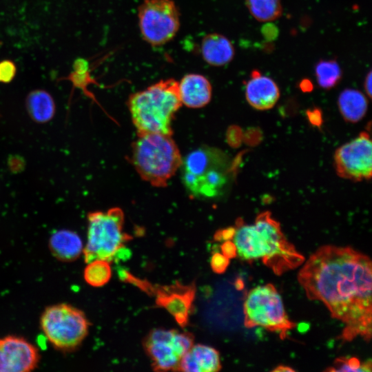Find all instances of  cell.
I'll return each mask as SVG.
<instances>
[{"label": "cell", "instance_id": "cell-25", "mask_svg": "<svg viewBox=\"0 0 372 372\" xmlns=\"http://www.w3.org/2000/svg\"><path fill=\"white\" fill-rule=\"evenodd\" d=\"M17 67L11 60L5 59L0 61V83L11 82L16 74Z\"/></svg>", "mask_w": 372, "mask_h": 372}, {"label": "cell", "instance_id": "cell-3", "mask_svg": "<svg viewBox=\"0 0 372 372\" xmlns=\"http://www.w3.org/2000/svg\"><path fill=\"white\" fill-rule=\"evenodd\" d=\"M178 81L161 80L129 96L127 106L137 134L172 135V121L182 106Z\"/></svg>", "mask_w": 372, "mask_h": 372}, {"label": "cell", "instance_id": "cell-11", "mask_svg": "<svg viewBox=\"0 0 372 372\" xmlns=\"http://www.w3.org/2000/svg\"><path fill=\"white\" fill-rule=\"evenodd\" d=\"M138 287L147 293L153 294L156 304L165 308L181 327L187 326L195 298L194 284L185 285L176 282L170 285L153 286L141 280Z\"/></svg>", "mask_w": 372, "mask_h": 372}, {"label": "cell", "instance_id": "cell-22", "mask_svg": "<svg viewBox=\"0 0 372 372\" xmlns=\"http://www.w3.org/2000/svg\"><path fill=\"white\" fill-rule=\"evenodd\" d=\"M315 74L320 87L327 90L339 83L342 78V70L334 59L321 60L316 65Z\"/></svg>", "mask_w": 372, "mask_h": 372}, {"label": "cell", "instance_id": "cell-17", "mask_svg": "<svg viewBox=\"0 0 372 372\" xmlns=\"http://www.w3.org/2000/svg\"><path fill=\"white\" fill-rule=\"evenodd\" d=\"M200 52L205 61L214 66L229 63L235 54L231 42L218 33L208 34L203 38Z\"/></svg>", "mask_w": 372, "mask_h": 372}, {"label": "cell", "instance_id": "cell-19", "mask_svg": "<svg viewBox=\"0 0 372 372\" xmlns=\"http://www.w3.org/2000/svg\"><path fill=\"white\" fill-rule=\"evenodd\" d=\"M338 108L344 119L357 123L366 114L368 101L366 96L355 89H345L339 95Z\"/></svg>", "mask_w": 372, "mask_h": 372}, {"label": "cell", "instance_id": "cell-9", "mask_svg": "<svg viewBox=\"0 0 372 372\" xmlns=\"http://www.w3.org/2000/svg\"><path fill=\"white\" fill-rule=\"evenodd\" d=\"M138 21L143 39L153 46L170 41L180 25V12L173 0H144L138 9Z\"/></svg>", "mask_w": 372, "mask_h": 372}, {"label": "cell", "instance_id": "cell-8", "mask_svg": "<svg viewBox=\"0 0 372 372\" xmlns=\"http://www.w3.org/2000/svg\"><path fill=\"white\" fill-rule=\"evenodd\" d=\"M40 324L50 344L64 351L76 349L87 336L90 326L81 310L65 303L46 307Z\"/></svg>", "mask_w": 372, "mask_h": 372}, {"label": "cell", "instance_id": "cell-30", "mask_svg": "<svg viewBox=\"0 0 372 372\" xmlns=\"http://www.w3.org/2000/svg\"><path fill=\"white\" fill-rule=\"evenodd\" d=\"M273 371H278V372H285V371H294L295 370L288 366L285 365H279L276 366L274 369L272 370Z\"/></svg>", "mask_w": 372, "mask_h": 372}, {"label": "cell", "instance_id": "cell-7", "mask_svg": "<svg viewBox=\"0 0 372 372\" xmlns=\"http://www.w3.org/2000/svg\"><path fill=\"white\" fill-rule=\"evenodd\" d=\"M247 328L261 327L285 339L296 327L285 311L282 299L272 284L257 286L247 293L243 304Z\"/></svg>", "mask_w": 372, "mask_h": 372}, {"label": "cell", "instance_id": "cell-29", "mask_svg": "<svg viewBox=\"0 0 372 372\" xmlns=\"http://www.w3.org/2000/svg\"><path fill=\"white\" fill-rule=\"evenodd\" d=\"M371 81H372V72L370 70L366 77H365V79H364V90L367 94V96L371 98V92H372V88H371Z\"/></svg>", "mask_w": 372, "mask_h": 372}, {"label": "cell", "instance_id": "cell-13", "mask_svg": "<svg viewBox=\"0 0 372 372\" xmlns=\"http://www.w3.org/2000/svg\"><path fill=\"white\" fill-rule=\"evenodd\" d=\"M176 330L152 329L143 340V347L152 361L154 371H178L181 356L174 345Z\"/></svg>", "mask_w": 372, "mask_h": 372}, {"label": "cell", "instance_id": "cell-12", "mask_svg": "<svg viewBox=\"0 0 372 372\" xmlns=\"http://www.w3.org/2000/svg\"><path fill=\"white\" fill-rule=\"evenodd\" d=\"M39 362L38 349L25 339L15 335L0 339V372H28Z\"/></svg>", "mask_w": 372, "mask_h": 372}, {"label": "cell", "instance_id": "cell-4", "mask_svg": "<svg viewBox=\"0 0 372 372\" xmlns=\"http://www.w3.org/2000/svg\"><path fill=\"white\" fill-rule=\"evenodd\" d=\"M172 135L138 134L132 145L131 163L141 178L156 187H164L182 163Z\"/></svg>", "mask_w": 372, "mask_h": 372}, {"label": "cell", "instance_id": "cell-23", "mask_svg": "<svg viewBox=\"0 0 372 372\" xmlns=\"http://www.w3.org/2000/svg\"><path fill=\"white\" fill-rule=\"evenodd\" d=\"M87 264L84 269L83 277L88 285L99 287L109 282L112 276L109 262L104 260H94Z\"/></svg>", "mask_w": 372, "mask_h": 372}, {"label": "cell", "instance_id": "cell-14", "mask_svg": "<svg viewBox=\"0 0 372 372\" xmlns=\"http://www.w3.org/2000/svg\"><path fill=\"white\" fill-rule=\"evenodd\" d=\"M245 97L248 103L258 110L272 108L280 97V90L271 78L253 70L251 78L246 83Z\"/></svg>", "mask_w": 372, "mask_h": 372}, {"label": "cell", "instance_id": "cell-1", "mask_svg": "<svg viewBox=\"0 0 372 372\" xmlns=\"http://www.w3.org/2000/svg\"><path fill=\"white\" fill-rule=\"evenodd\" d=\"M298 280L307 297L322 302L344 327L342 342L361 337L369 342L372 329V265L366 255L350 247L324 245L306 260Z\"/></svg>", "mask_w": 372, "mask_h": 372}, {"label": "cell", "instance_id": "cell-16", "mask_svg": "<svg viewBox=\"0 0 372 372\" xmlns=\"http://www.w3.org/2000/svg\"><path fill=\"white\" fill-rule=\"evenodd\" d=\"M219 352L213 347L193 345L181 358L178 371L187 372H214L220 370Z\"/></svg>", "mask_w": 372, "mask_h": 372}, {"label": "cell", "instance_id": "cell-18", "mask_svg": "<svg viewBox=\"0 0 372 372\" xmlns=\"http://www.w3.org/2000/svg\"><path fill=\"white\" fill-rule=\"evenodd\" d=\"M49 247L54 256L64 262L76 260L83 253V242L74 231L60 229L52 234Z\"/></svg>", "mask_w": 372, "mask_h": 372}, {"label": "cell", "instance_id": "cell-21", "mask_svg": "<svg viewBox=\"0 0 372 372\" xmlns=\"http://www.w3.org/2000/svg\"><path fill=\"white\" fill-rule=\"evenodd\" d=\"M246 5L251 14L262 22L276 20L282 12L281 0H246Z\"/></svg>", "mask_w": 372, "mask_h": 372}, {"label": "cell", "instance_id": "cell-20", "mask_svg": "<svg viewBox=\"0 0 372 372\" xmlns=\"http://www.w3.org/2000/svg\"><path fill=\"white\" fill-rule=\"evenodd\" d=\"M25 107L30 118L39 123L50 121L56 112L52 96L43 90L30 92L25 99Z\"/></svg>", "mask_w": 372, "mask_h": 372}, {"label": "cell", "instance_id": "cell-24", "mask_svg": "<svg viewBox=\"0 0 372 372\" xmlns=\"http://www.w3.org/2000/svg\"><path fill=\"white\" fill-rule=\"evenodd\" d=\"M371 361L369 360L364 362L355 357H340L336 358L333 365L327 368L325 371H337V372H371Z\"/></svg>", "mask_w": 372, "mask_h": 372}, {"label": "cell", "instance_id": "cell-10", "mask_svg": "<svg viewBox=\"0 0 372 372\" xmlns=\"http://www.w3.org/2000/svg\"><path fill=\"white\" fill-rule=\"evenodd\" d=\"M338 175L353 181L369 180L372 174V143L369 134H360L338 147L334 154Z\"/></svg>", "mask_w": 372, "mask_h": 372}, {"label": "cell", "instance_id": "cell-26", "mask_svg": "<svg viewBox=\"0 0 372 372\" xmlns=\"http://www.w3.org/2000/svg\"><path fill=\"white\" fill-rule=\"evenodd\" d=\"M229 264V258L220 253H215L211 258L212 270L218 273H223Z\"/></svg>", "mask_w": 372, "mask_h": 372}, {"label": "cell", "instance_id": "cell-6", "mask_svg": "<svg viewBox=\"0 0 372 372\" xmlns=\"http://www.w3.org/2000/svg\"><path fill=\"white\" fill-rule=\"evenodd\" d=\"M87 240L83 254L87 263L94 260L110 262L124 244L131 239L124 231V214L119 207L87 215Z\"/></svg>", "mask_w": 372, "mask_h": 372}, {"label": "cell", "instance_id": "cell-28", "mask_svg": "<svg viewBox=\"0 0 372 372\" xmlns=\"http://www.w3.org/2000/svg\"><path fill=\"white\" fill-rule=\"evenodd\" d=\"M262 33L267 39L272 40L278 36V30L273 24L267 23L262 28Z\"/></svg>", "mask_w": 372, "mask_h": 372}, {"label": "cell", "instance_id": "cell-5", "mask_svg": "<svg viewBox=\"0 0 372 372\" xmlns=\"http://www.w3.org/2000/svg\"><path fill=\"white\" fill-rule=\"evenodd\" d=\"M183 185L194 198H211L223 193L230 177L231 163L223 152L201 147L189 153L180 165Z\"/></svg>", "mask_w": 372, "mask_h": 372}, {"label": "cell", "instance_id": "cell-2", "mask_svg": "<svg viewBox=\"0 0 372 372\" xmlns=\"http://www.w3.org/2000/svg\"><path fill=\"white\" fill-rule=\"evenodd\" d=\"M231 240L236 255L244 260L261 259L276 275H282L301 265L305 258L282 233L280 223L269 211L260 213L253 224L239 218Z\"/></svg>", "mask_w": 372, "mask_h": 372}, {"label": "cell", "instance_id": "cell-15", "mask_svg": "<svg viewBox=\"0 0 372 372\" xmlns=\"http://www.w3.org/2000/svg\"><path fill=\"white\" fill-rule=\"evenodd\" d=\"M182 104L190 108H200L211 99L212 88L209 81L199 74H187L178 82Z\"/></svg>", "mask_w": 372, "mask_h": 372}, {"label": "cell", "instance_id": "cell-27", "mask_svg": "<svg viewBox=\"0 0 372 372\" xmlns=\"http://www.w3.org/2000/svg\"><path fill=\"white\" fill-rule=\"evenodd\" d=\"M222 254L228 258L235 257L236 255V247L234 242L231 240H225L221 245Z\"/></svg>", "mask_w": 372, "mask_h": 372}]
</instances>
